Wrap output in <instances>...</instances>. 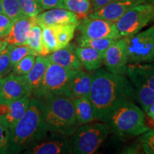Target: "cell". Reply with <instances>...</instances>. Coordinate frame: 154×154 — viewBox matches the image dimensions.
Wrapping results in <instances>:
<instances>
[{
  "label": "cell",
  "mask_w": 154,
  "mask_h": 154,
  "mask_svg": "<svg viewBox=\"0 0 154 154\" xmlns=\"http://www.w3.org/2000/svg\"><path fill=\"white\" fill-rule=\"evenodd\" d=\"M91 76L88 99L98 121L107 123L117 107L126 102H135L136 100L134 86L126 76L99 69L94 71Z\"/></svg>",
  "instance_id": "1"
},
{
  "label": "cell",
  "mask_w": 154,
  "mask_h": 154,
  "mask_svg": "<svg viewBox=\"0 0 154 154\" xmlns=\"http://www.w3.org/2000/svg\"><path fill=\"white\" fill-rule=\"evenodd\" d=\"M48 131L43 119L42 102L32 96L27 110L10 130L9 153H23L32 144L42 139Z\"/></svg>",
  "instance_id": "2"
},
{
  "label": "cell",
  "mask_w": 154,
  "mask_h": 154,
  "mask_svg": "<svg viewBox=\"0 0 154 154\" xmlns=\"http://www.w3.org/2000/svg\"><path fill=\"white\" fill-rule=\"evenodd\" d=\"M38 99L42 102V114L47 130L72 136L79 126L75 116L74 99L62 95Z\"/></svg>",
  "instance_id": "3"
},
{
  "label": "cell",
  "mask_w": 154,
  "mask_h": 154,
  "mask_svg": "<svg viewBox=\"0 0 154 154\" xmlns=\"http://www.w3.org/2000/svg\"><path fill=\"white\" fill-rule=\"evenodd\" d=\"M108 124L120 137H134L150 129L145 123V112L129 101L122 103L111 113Z\"/></svg>",
  "instance_id": "4"
},
{
  "label": "cell",
  "mask_w": 154,
  "mask_h": 154,
  "mask_svg": "<svg viewBox=\"0 0 154 154\" xmlns=\"http://www.w3.org/2000/svg\"><path fill=\"white\" fill-rule=\"evenodd\" d=\"M111 131L110 125L101 121L79 126L71 136L72 153H96L106 141Z\"/></svg>",
  "instance_id": "5"
},
{
  "label": "cell",
  "mask_w": 154,
  "mask_h": 154,
  "mask_svg": "<svg viewBox=\"0 0 154 154\" xmlns=\"http://www.w3.org/2000/svg\"><path fill=\"white\" fill-rule=\"evenodd\" d=\"M76 71L70 70L56 63H50L40 88L33 96L41 99L46 96L62 95L73 99L70 86Z\"/></svg>",
  "instance_id": "6"
},
{
  "label": "cell",
  "mask_w": 154,
  "mask_h": 154,
  "mask_svg": "<svg viewBox=\"0 0 154 154\" xmlns=\"http://www.w3.org/2000/svg\"><path fill=\"white\" fill-rule=\"evenodd\" d=\"M154 17V4L142 3L128 9L116 22L121 37H128L140 32Z\"/></svg>",
  "instance_id": "7"
},
{
  "label": "cell",
  "mask_w": 154,
  "mask_h": 154,
  "mask_svg": "<svg viewBox=\"0 0 154 154\" xmlns=\"http://www.w3.org/2000/svg\"><path fill=\"white\" fill-rule=\"evenodd\" d=\"M128 63L154 61V25L143 32L125 37Z\"/></svg>",
  "instance_id": "8"
},
{
  "label": "cell",
  "mask_w": 154,
  "mask_h": 154,
  "mask_svg": "<svg viewBox=\"0 0 154 154\" xmlns=\"http://www.w3.org/2000/svg\"><path fill=\"white\" fill-rule=\"evenodd\" d=\"M23 153L26 154L72 153V138L59 133L48 131L42 139L32 144Z\"/></svg>",
  "instance_id": "9"
},
{
  "label": "cell",
  "mask_w": 154,
  "mask_h": 154,
  "mask_svg": "<svg viewBox=\"0 0 154 154\" xmlns=\"http://www.w3.org/2000/svg\"><path fill=\"white\" fill-rule=\"evenodd\" d=\"M81 36L89 38H121L117 29L116 23L99 18L85 17L79 21L78 26Z\"/></svg>",
  "instance_id": "10"
},
{
  "label": "cell",
  "mask_w": 154,
  "mask_h": 154,
  "mask_svg": "<svg viewBox=\"0 0 154 154\" xmlns=\"http://www.w3.org/2000/svg\"><path fill=\"white\" fill-rule=\"evenodd\" d=\"M103 63L109 72L126 76L128 59L124 38H118L108 48L103 54Z\"/></svg>",
  "instance_id": "11"
},
{
  "label": "cell",
  "mask_w": 154,
  "mask_h": 154,
  "mask_svg": "<svg viewBox=\"0 0 154 154\" xmlns=\"http://www.w3.org/2000/svg\"><path fill=\"white\" fill-rule=\"evenodd\" d=\"M28 93H31V91L24 76L10 72L4 78L0 91V104H10Z\"/></svg>",
  "instance_id": "12"
},
{
  "label": "cell",
  "mask_w": 154,
  "mask_h": 154,
  "mask_svg": "<svg viewBox=\"0 0 154 154\" xmlns=\"http://www.w3.org/2000/svg\"><path fill=\"white\" fill-rule=\"evenodd\" d=\"M142 3H145V2L143 0H116L97 10L92 11L87 17L116 22L128 9Z\"/></svg>",
  "instance_id": "13"
},
{
  "label": "cell",
  "mask_w": 154,
  "mask_h": 154,
  "mask_svg": "<svg viewBox=\"0 0 154 154\" xmlns=\"http://www.w3.org/2000/svg\"><path fill=\"white\" fill-rule=\"evenodd\" d=\"M35 18L36 23L41 27L79 22L78 15L63 8L47 9L38 14Z\"/></svg>",
  "instance_id": "14"
},
{
  "label": "cell",
  "mask_w": 154,
  "mask_h": 154,
  "mask_svg": "<svg viewBox=\"0 0 154 154\" xmlns=\"http://www.w3.org/2000/svg\"><path fill=\"white\" fill-rule=\"evenodd\" d=\"M32 94L28 93L9 105L0 104V117L9 130L14 127L23 116L29 106Z\"/></svg>",
  "instance_id": "15"
},
{
  "label": "cell",
  "mask_w": 154,
  "mask_h": 154,
  "mask_svg": "<svg viewBox=\"0 0 154 154\" xmlns=\"http://www.w3.org/2000/svg\"><path fill=\"white\" fill-rule=\"evenodd\" d=\"M35 24H36L35 17L22 14L14 21L10 33L4 39L8 44L14 46L26 45L29 32Z\"/></svg>",
  "instance_id": "16"
},
{
  "label": "cell",
  "mask_w": 154,
  "mask_h": 154,
  "mask_svg": "<svg viewBox=\"0 0 154 154\" xmlns=\"http://www.w3.org/2000/svg\"><path fill=\"white\" fill-rule=\"evenodd\" d=\"M50 63H56L70 70H79L82 65L75 53L74 44H69L62 49L46 56Z\"/></svg>",
  "instance_id": "17"
},
{
  "label": "cell",
  "mask_w": 154,
  "mask_h": 154,
  "mask_svg": "<svg viewBox=\"0 0 154 154\" xmlns=\"http://www.w3.org/2000/svg\"><path fill=\"white\" fill-rule=\"evenodd\" d=\"M49 64V61L46 56H36L33 68L27 74L23 76L29 88L32 96L35 95L40 88Z\"/></svg>",
  "instance_id": "18"
},
{
  "label": "cell",
  "mask_w": 154,
  "mask_h": 154,
  "mask_svg": "<svg viewBox=\"0 0 154 154\" xmlns=\"http://www.w3.org/2000/svg\"><path fill=\"white\" fill-rule=\"evenodd\" d=\"M75 53L83 67L88 72H94L103 64V53L90 47H75Z\"/></svg>",
  "instance_id": "19"
},
{
  "label": "cell",
  "mask_w": 154,
  "mask_h": 154,
  "mask_svg": "<svg viewBox=\"0 0 154 154\" xmlns=\"http://www.w3.org/2000/svg\"><path fill=\"white\" fill-rule=\"evenodd\" d=\"M91 83V74L84 72L82 69L77 70L73 77L70 86V91L73 99L83 96L88 97Z\"/></svg>",
  "instance_id": "20"
},
{
  "label": "cell",
  "mask_w": 154,
  "mask_h": 154,
  "mask_svg": "<svg viewBox=\"0 0 154 154\" xmlns=\"http://www.w3.org/2000/svg\"><path fill=\"white\" fill-rule=\"evenodd\" d=\"M136 94V101L141 106L142 110L146 113L150 106L154 103V90L149 87L146 83L135 77L129 76Z\"/></svg>",
  "instance_id": "21"
},
{
  "label": "cell",
  "mask_w": 154,
  "mask_h": 154,
  "mask_svg": "<svg viewBox=\"0 0 154 154\" xmlns=\"http://www.w3.org/2000/svg\"><path fill=\"white\" fill-rule=\"evenodd\" d=\"M126 76L142 81L154 90V63H128Z\"/></svg>",
  "instance_id": "22"
},
{
  "label": "cell",
  "mask_w": 154,
  "mask_h": 154,
  "mask_svg": "<svg viewBox=\"0 0 154 154\" xmlns=\"http://www.w3.org/2000/svg\"><path fill=\"white\" fill-rule=\"evenodd\" d=\"M74 106L76 121L79 126L93 122L96 120L93 106L88 97L75 98L74 99Z\"/></svg>",
  "instance_id": "23"
},
{
  "label": "cell",
  "mask_w": 154,
  "mask_h": 154,
  "mask_svg": "<svg viewBox=\"0 0 154 154\" xmlns=\"http://www.w3.org/2000/svg\"><path fill=\"white\" fill-rule=\"evenodd\" d=\"M79 23L51 26H53L54 30L59 49L64 48L70 44L72 38H74L75 31L77 29Z\"/></svg>",
  "instance_id": "24"
},
{
  "label": "cell",
  "mask_w": 154,
  "mask_h": 154,
  "mask_svg": "<svg viewBox=\"0 0 154 154\" xmlns=\"http://www.w3.org/2000/svg\"><path fill=\"white\" fill-rule=\"evenodd\" d=\"M26 45L33 50L37 56L47 55L42 43V28L37 23L29 32Z\"/></svg>",
  "instance_id": "25"
},
{
  "label": "cell",
  "mask_w": 154,
  "mask_h": 154,
  "mask_svg": "<svg viewBox=\"0 0 154 154\" xmlns=\"http://www.w3.org/2000/svg\"><path fill=\"white\" fill-rule=\"evenodd\" d=\"M116 40L113 38H89L80 36L77 38V44L79 47H90L104 54Z\"/></svg>",
  "instance_id": "26"
},
{
  "label": "cell",
  "mask_w": 154,
  "mask_h": 154,
  "mask_svg": "<svg viewBox=\"0 0 154 154\" xmlns=\"http://www.w3.org/2000/svg\"><path fill=\"white\" fill-rule=\"evenodd\" d=\"M65 9L72 11L78 17H85L91 11V4L90 0H64Z\"/></svg>",
  "instance_id": "27"
},
{
  "label": "cell",
  "mask_w": 154,
  "mask_h": 154,
  "mask_svg": "<svg viewBox=\"0 0 154 154\" xmlns=\"http://www.w3.org/2000/svg\"><path fill=\"white\" fill-rule=\"evenodd\" d=\"M42 28V43L47 54H49L57 50L58 48V44L56 38L53 26H45Z\"/></svg>",
  "instance_id": "28"
},
{
  "label": "cell",
  "mask_w": 154,
  "mask_h": 154,
  "mask_svg": "<svg viewBox=\"0 0 154 154\" xmlns=\"http://www.w3.org/2000/svg\"><path fill=\"white\" fill-rule=\"evenodd\" d=\"M36 56L29 54L18 61L12 67V73L17 76H25L33 68Z\"/></svg>",
  "instance_id": "29"
},
{
  "label": "cell",
  "mask_w": 154,
  "mask_h": 154,
  "mask_svg": "<svg viewBox=\"0 0 154 154\" xmlns=\"http://www.w3.org/2000/svg\"><path fill=\"white\" fill-rule=\"evenodd\" d=\"M20 9L23 14L30 17H36L44 9L37 0H18Z\"/></svg>",
  "instance_id": "30"
},
{
  "label": "cell",
  "mask_w": 154,
  "mask_h": 154,
  "mask_svg": "<svg viewBox=\"0 0 154 154\" xmlns=\"http://www.w3.org/2000/svg\"><path fill=\"white\" fill-rule=\"evenodd\" d=\"M10 51H9V59H10V63L11 66H14L21 59L24 57L29 54H33L37 56L35 52L30 49L28 46H14L10 44Z\"/></svg>",
  "instance_id": "31"
},
{
  "label": "cell",
  "mask_w": 154,
  "mask_h": 154,
  "mask_svg": "<svg viewBox=\"0 0 154 154\" xmlns=\"http://www.w3.org/2000/svg\"><path fill=\"white\" fill-rule=\"evenodd\" d=\"M3 7L4 13L11 20H14L23 14L19 7L18 0H0Z\"/></svg>",
  "instance_id": "32"
},
{
  "label": "cell",
  "mask_w": 154,
  "mask_h": 154,
  "mask_svg": "<svg viewBox=\"0 0 154 154\" xmlns=\"http://www.w3.org/2000/svg\"><path fill=\"white\" fill-rule=\"evenodd\" d=\"M10 147V130L0 117V153H9Z\"/></svg>",
  "instance_id": "33"
},
{
  "label": "cell",
  "mask_w": 154,
  "mask_h": 154,
  "mask_svg": "<svg viewBox=\"0 0 154 154\" xmlns=\"http://www.w3.org/2000/svg\"><path fill=\"white\" fill-rule=\"evenodd\" d=\"M140 145L144 153L154 154V129H149L138 138Z\"/></svg>",
  "instance_id": "34"
},
{
  "label": "cell",
  "mask_w": 154,
  "mask_h": 154,
  "mask_svg": "<svg viewBox=\"0 0 154 154\" xmlns=\"http://www.w3.org/2000/svg\"><path fill=\"white\" fill-rule=\"evenodd\" d=\"M10 44L0 53V77L5 78L12 70V66L11 65L9 59V51H10Z\"/></svg>",
  "instance_id": "35"
},
{
  "label": "cell",
  "mask_w": 154,
  "mask_h": 154,
  "mask_svg": "<svg viewBox=\"0 0 154 154\" xmlns=\"http://www.w3.org/2000/svg\"><path fill=\"white\" fill-rule=\"evenodd\" d=\"M13 21L5 13H0V38H5L10 33Z\"/></svg>",
  "instance_id": "36"
},
{
  "label": "cell",
  "mask_w": 154,
  "mask_h": 154,
  "mask_svg": "<svg viewBox=\"0 0 154 154\" xmlns=\"http://www.w3.org/2000/svg\"><path fill=\"white\" fill-rule=\"evenodd\" d=\"M39 5L44 9H51L54 8L65 9L64 0H37Z\"/></svg>",
  "instance_id": "37"
},
{
  "label": "cell",
  "mask_w": 154,
  "mask_h": 154,
  "mask_svg": "<svg viewBox=\"0 0 154 154\" xmlns=\"http://www.w3.org/2000/svg\"><path fill=\"white\" fill-rule=\"evenodd\" d=\"M114 1H116V0H90L91 4V11H94L97 10V9Z\"/></svg>",
  "instance_id": "38"
},
{
  "label": "cell",
  "mask_w": 154,
  "mask_h": 154,
  "mask_svg": "<svg viewBox=\"0 0 154 154\" xmlns=\"http://www.w3.org/2000/svg\"><path fill=\"white\" fill-rule=\"evenodd\" d=\"M146 113H147V116L149 118H151L154 121V103L150 106Z\"/></svg>",
  "instance_id": "39"
},
{
  "label": "cell",
  "mask_w": 154,
  "mask_h": 154,
  "mask_svg": "<svg viewBox=\"0 0 154 154\" xmlns=\"http://www.w3.org/2000/svg\"><path fill=\"white\" fill-rule=\"evenodd\" d=\"M8 45V43L3 38H0V53L5 49Z\"/></svg>",
  "instance_id": "40"
},
{
  "label": "cell",
  "mask_w": 154,
  "mask_h": 154,
  "mask_svg": "<svg viewBox=\"0 0 154 154\" xmlns=\"http://www.w3.org/2000/svg\"><path fill=\"white\" fill-rule=\"evenodd\" d=\"M3 82H4V78H2V77H0V91H1L2 86Z\"/></svg>",
  "instance_id": "41"
},
{
  "label": "cell",
  "mask_w": 154,
  "mask_h": 154,
  "mask_svg": "<svg viewBox=\"0 0 154 154\" xmlns=\"http://www.w3.org/2000/svg\"><path fill=\"white\" fill-rule=\"evenodd\" d=\"M145 2L147 3H151V4H154V0H143Z\"/></svg>",
  "instance_id": "42"
},
{
  "label": "cell",
  "mask_w": 154,
  "mask_h": 154,
  "mask_svg": "<svg viewBox=\"0 0 154 154\" xmlns=\"http://www.w3.org/2000/svg\"><path fill=\"white\" fill-rule=\"evenodd\" d=\"M0 13H4L3 7H2V5L1 1H0Z\"/></svg>",
  "instance_id": "43"
},
{
  "label": "cell",
  "mask_w": 154,
  "mask_h": 154,
  "mask_svg": "<svg viewBox=\"0 0 154 154\" xmlns=\"http://www.w3.org/2000/svg\"><path fill=\"white\" fill-rule=\"evenodd\" d=\"M153 21H154V17H153Z\"/></svg>",
  "instance_id": "44"
}]
</instances>
